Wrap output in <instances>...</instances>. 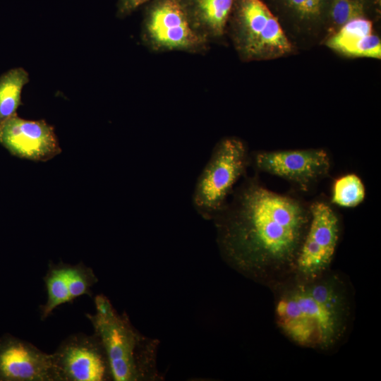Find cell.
I'll return each mask as SVG.
<instances>
[{
	"label": "cell",
	"instance_id": "9c48e42d",
	"mask_svg": "<svg viewBox=\"0 0 381 381\" xmlns=\"http://www.w3.org/2000/svg\"><path fill=\"white\" fill-rule=\"evenodd\" d=\"M255 167L308 189L325 176L330 168L327 152L322 149L261 151L255 154Z\"/></svg>",
	"mask_w": 381,
	"mask_h": 381
},
{
	"label": "cell",
	"instance_id": "d6986e66",
	"mask_svg": "<svg viewBox=\"0 0 381 381\" xmlns=\"http://www.w3.org/2000/svg\"><path fill=\"white\" fill-rule=\"evenodd\" d=\"M289 5L301 16L312 18L319 15L323 0H287Z\"/></svg>",
	"mask_w": 381,
	"mask_h": 381
},
{
	"label": "cell",
	"instance_id": "277c9868",
	"mask_svg": "<svg viewBox=\"0 0 381 381\" xmlns=\"http://www.w3.org/2000/svg\"><path fill=\"white\" fill-rule=\"evenodd\" d=\"M228 27L243 60L275 59L292 50L278 20L261 0H235Z\"/></svg>",
	"mask_w": 381,
	"mask_h": 381
},
{
	"label": "cell",
	"instance_id": "7a4b0ae2",
	"mask_svg": "<svg viewBox=\"0 0 381 381\" xmlns=\"http://www.w3.org/2000/svg\"><path fill=\"white\" fill-rule=\"evenodd\" d=\"M272 289L277 326L295 344L328 352L350 333L353 294L340 273L329 269L314 279L289 278Z\"/></svg>",
	"mask_w": 381,
	"mask_h": 381
},
{
	"label": "cell",
	"instance_id": "2e32d148",
	"mask_svg": "<svg viewBox=\"0 0 381 381\" xmlns=\"http://www.w3.org/2000/svg\"><path fill=\"white\" fill-rule=\"evenodd\" d=\"M365 196V189L361 179L349 174L334 181L331 201L342 207H354L363 201Z\"/></svg>",
	"mask_w": 381,
	"mask_h": 381
},
{
	"label": "cell",
	"instance_id": "7c38bea8",
	"mask_svg": "<svg viewBox=\"0 0 381 381\" xmlns=\"http://www.w3.org/2000/svg\"><path fill=\"white\" fill-rule=\"evenodd\" d=\"M193 28L210 43L227 31L235 0H180Z\"/></svg>",
	"mask_w": 381,
	"mask_h": 381
},
{
	"label": "cell",
	"instance_id": "ac0fdd59",
	"mask_svg": "<svg viewBox=\"0 0 381 381\" xmlns=\"http://www.w3.org/2000/svg\"><path fill=\"white\" fill-rule=\"evenodd\" d=\"M363 14V4L360 0H334L330 8L331 19L339 28Z\"/></svg>",
	"mask_w": 381,
	"mask_h": 381
},
{
	"label": "cell",
	"instance_id": "6da1fadb",
	"mask_svg": "<svg viewBox=\"0 0 381 381\" xmlns=\"http://www.w3.org/2000/svg\"><path fill=\"white\" fill-rule=\"evenodd\" d=\"M310 217V207L303 202L250 179L213 220L226 262L273 288L292 277Z\"/></svg>",
	"mask_w": 381,
	"mask_h": 381
},
{
	"label": "cell",
	"instance_id": "5bb4252c",
	"mask_svg": "<svg viewBox=\"0 0 381 381\" xmlns=\"http://www.w3.org/2000/svg\"><path fill=\"white\" fill-rule=\"evenodd\" d=\"M43 280L47 297L46 302L40 306V309L42 320L47 319L58 306L71 302L69 294L67 263L63 262H50Z\"/></svg>",
	"mask_w": 381,
	"mask_h": 381
},
{
	"label": "cell",
	"instance_id": "52a82bcc",
	"mask_svg": "<svg viewBox=\"0 0 381 381\" xmlns=\"http://www.w3.org/2000/svg\"><path fill=\"white\" fill-rule=\"evenodd\" d=\"M310 222L291 278L308 280L329 270L339 238V220L332 207L316 201L310 206Z\"/></svg>",
	"mask_w": 381,
	"mask_h": 381
},
{
	"label": "cell",
	"instance_id": "8fae6325",
	"mask_svg": "<svg viewBox=\"0 0 381 381\" xmlns=\"http://www.w3.org/2000/svg\"><path fill=\"white\" fill-rule=\"evenodd\" d=\"M0 381H53L51 353L6 333L0 337Z\"/></svg>",
	"mask_w": 381,
	"mask_h": 381
},
{
	"label": "cell",
	"instance_id": "30bf717a",
	"mask_svg": "<svg viewBox=\"0 0 381 381\" xmlns=\"http://www.w3.org/2000/svg\"><path fill=\"white\" fill-rule=\"evenodd\" d=\"M0 143L13 155L35 162H47L61 152L53 126L17 114L0 124Z\"/></svg>",
	"mask_w": 381,
	"mask_h": 381
},
{
	"label": "cell",
	"instance_id": "ba28073f",
	"mask_svg": "<svg viewBox=\"0 0 381 381\" xmlns=\"http://www.w3.org/2000/svg\"><path fill=\"white\" fill-rule=\"evenodd\" d=\"M51 356L53 381L113 380L106 351L95 333L69 335Z\"/></svg>",
	"mask_w": 381,
	"mask_h": 381
},
{
	"label": "cell",
	"instance_id": "3957f363",
	"mask_svg": "<svg viewBox=\"0 0 381 381\" xmlns=\"http://www.w3.org/2000/svg\"><path fill=\"white\" fill-rule=\"evenodd\" d=\"M94 301L96 312L86 317L106 351L113 380H161L157 366L158 340L140 334L105 296L97 295Z\"/></svg>",
	"mask_w": 381,
	"mask_h": 381
},
{
	"label": "cell",
	"instance_id": "5b68a950",
	"mask_svg": "<svg viewBox=\"0 0 381 381\" xmlns=\"http://www.w3.org/2000/svg\"><path fill=\"white\" fill-rule=\"evenodd\" d=\"M248 162V151L241 139L225 137L217 143L193 194V206L203 218L213 219L222 210Z\"/></svg>",
	"mask_w": 381,
	"mask_h": 381
},
{
	"label": "cell",
	"instance_id": "e0dca14e",
	"mask_svg": "<svg viewBox=\"0 0 381 381\" xmlns=\"http://www.w3.org/2000/svg\"><path fill=\"white\" fill-rule=\"evenodd\" d=\"M67 274L71 301L84 295H92L91 288L98 282L92 268L82 262L75 265L67 263Z\"/></svg>",
	"mask_w": 381,
	"mask_h": 381
},
{
	"label": "cell",
	"instance_id": "9a60e30c",
	"mask_svg": "<svg viewBox=\"0 0 381 381\" xmlns=\"http://www.w3.org/2000/svg\"><path fill=\"white\" fill-rule=\"evenodd\" d=\"M29 75L23 68H11L0 76V124L16 114Z\"/></svg>",
	"mask_w": 381,
	"mask_h": 381
},
{
	"label": "cell",
	"instance_id": "ffe728a7",
	"mask_svg": "<svg viewBox=\"0 0 381 381\" xmlns=\"http://www.w3.org/2000/svg\"><path fill=\"white\" fill-rule=\"evenodd\" d=\"M152 0H117L116 16L124 18Z\"/></svg>",
	"mask_w": 381,
	"mask_h": 381
},
{
	"label": "cell",
	"instance_id": "8992f818",
	"mask_svg": "<svg viewBox=\"0 0 381 381\" xmlns=\"http://www.w3.org/2000/svg\"><path fill=\"white\" fill-rule=\"evenodd\" d=\"M145 5L140 39L150 51L207 52L210 43L193 28L180 0H152Z\"/></svg>",
	"mask_w": 381,
	"mask_h": 381
},
{
	"label": "cell",
	"instance_id": "4fadbf2b",
	"mask_svg": "<svg viewBox=\"0 0 381 381\" xmlns=\"http://www.w3.org/2000/svg\"><path fill=\"white\" fill-rule=\"evenodd\" d=\"M332 49L349 56L381 59V42L373 33L372 22L355 18L339 28L327 41Z\"/></svg>",
	"mask_w": 381,
	"mask_h": 381
}]
</instances>
